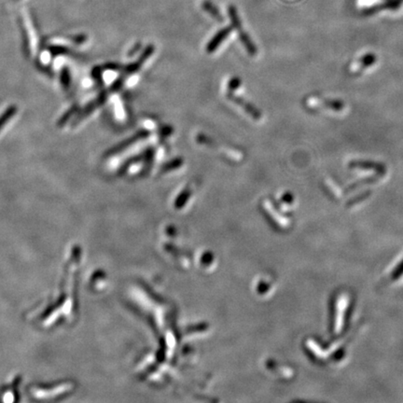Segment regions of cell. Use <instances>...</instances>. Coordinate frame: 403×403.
Wrapping results in <instances>:
<instances>
[{
	"mask_svg": "<svg viewBox=\"0 0 403 403\" xmlns=\"http://www.w3.org/2000/svg\"><path fill=\"white\" fill-rule=\"evenodd\" d=\"M228 13H229L230 19L232 21V27L235 28L238 32L239 39L242 42L244 47L246 48V50H247L249 55L255 56L258 52V49H257L255 43L252 41L250 37L248 36V34L246 33L243 29L242 22H241L236 8L233 5H230L229 8H228Z\"/></svg>",
	"mask_w": 403,
	"mask_h": 403,
	"instance_id": "obj_1",
	"label": "cell"
},
{
	"mask_svg": "<svg viewBox=\"0 0 403 403\" xmlns=\"http://www.w3.org/2000/svg\"><path fill=\"white\" fill-rule=\"evenodd\" d=\"M308 106L314 110H326L333 112H342L345 110V104L343 101L334 99H323L312 97L307 101Z\"/></svg>",
	"mask_w": 403,
	"mask_h": 403,
	"instance_id": "obj_2",
	"label": "cell"
},
{
	"mask_svg": "<svg viewBox=\"0 0 403 403\" xmlns=\"http://www.w3.org/2000/svg\"><path fill=\"white\" fill-rule=\"evenodd\" d=\"M227 97H228L230 100L232 101L233 103H235L236 105L240 106L243 110L246 111L253 119H255V120H257V121H259V120L262 119V112L259 111L255 106H253L251 103L245 100L241 96H237V95L233 94L232 91H228Z\"/></svg>",
	"mask_w": 403,
	"mask_h": 403,
	"instance_id": "obj_3",
	"label": "cell"
},
{
	"mask_svg": "<svg viewBox=\"0 0 403 403\" xmlns=\"http://www.w3.org/2000/svg\"><path fill=\"white\" fill-rule=\"evenodd\" d=\"M149 135H150V132L147 131V130H140V131L137 132L136 134H134L130 138L121 142V144L116 146L113 150H111L110 154L113 155V154H117V153H120L121 151H125L127 148L131 147L134 144L137 143V141H139V140L147 138Z\"/></svg>",
	"mask_w": 403,
	"mask_h": 403,
	"instance_id": "obj_4",
	"label": "cell"
},
{
	"mask_svg": "<svg viewBox=\"0 0 403 403\" xmlns=\"http://www.w3.org/2000/svg\"><path fill=\"white\" fill-rule=\"evenodd\" d=\"M348 166L352 169H361V170H374L378 173H385L386 167L383 163L373 161H364V160H354L349 162Z\"/></svg>",
	"mask_w": 403,
	"mask_h": 403,
	"instance_id": "obj_5",
	"label": "cell"
},
{
	"mask_svg": "<svg viewBox=\"0 0 403 403\" xmlns=\"http://www.w3.org/2000/svg\"><path fill=\"white\" fill-rule=\"evenodd\" d=\"M232 28H233L232 26H227L219 31L206 45V51L208 53H212L217 50L221 46L222 42L225 41L229 37V35L232 33Z\"/></svg>",
	"mask_w": 403,
	"mask_h": 403,
	"instance_id": "obj_6",
	"label": "cell"
},
{
	"mask_svg": "<svg viewBox=\"0 0 403 403\" xmlns=\"http://www.w3.org/2000/svg\"><path fill=\"white\" fill-rule=\"evenodd\" d=\"M376 60H377V58H376L375 54H373V53L365 54V55L361 56L359 59L355 61L352 65H350L349 71L353 74H356V73L363 70L365 68H368L369 67H371L372 65H373L376 62Z\"/></svg>",
	"mask_w": 403,
	"mask_h": 403,
	"instance_id": "obj_7",
	"label": "cell"
},
{
	"mask_svg": "<svg viewBox=\"0 0 403 403\" xmlns=\"http://www.w3.org/2000/svg\"><path fill=\"white\" fill-rule=\"evenodd\" d=\"M154 50H155V48H154V46H153L152 44L148 45V46L146 47V49L143 50L141 55L139 56V58L137 59V61L134 62V63H133V64H130L129 66L126 67V68H125L126 73H127V74H132V73H134V72L139 70L142 66L145 64V62L148 60V59L151 57V55L153 54Z\"/></svg>",
	"mask_w": 403,
	"mask_h": 403,
	"instance_id": "obj_8",
	"label": "cell"
},
{
	"mask_svg": "<svg viewBox=\"0 0 403 403\" xmlns=\"http://www.w3.org/2000/svg\"><path fill=\"white\" fill-rule=\"evenodd\" d=\"M202 9H203V10H205L207 13H209L212 17L215 18L216 20L220 21V22H222V21L223 20L221 11L218 9V7H216V6L212 3L211 1H209V0H204V1L202 2Z\"/></svg>",
	"mask_w": 403,
	"mask_h": 403,
	"instance_id": "obj_9",
	"label": "cell"
},
{
	"mask_svg": "<svg viewBox=\"0 0 403 403\" xmlns=\"http://www.w3.org/2000/svg\"><path fill=\"white\" fill-rule=\"evenodd\" d=\"M182 164H183V159H181V158L173 159L172 161H169L168 162L164 163V164L161 166V172L167 173V172L176 170V169L181 167Z\"/></svg>",
	"mask_w": 403,
	"mask_h": 403,
	"instance_id": "obj_10",
	"label": "cell"
},
{
	"mask_svg": "<svg viewBox=\"0 0 403 403\" xmlns=\"http://www.w3.org/2000/svg\"><path fill=\"white\" fill-rule=\"evenodd\" d=\"M143 160H144V153L139 154V155H136V156H134V157H132L131 159L127 160V161L123 163V165L121 166V168L119 172L124 173V172L126 171V170L131 166L132 164L136 163V162H138V161H143Z\"/></svg>",
	"mask_w": 403,
	"mask_h": 403,
	"instance_id": "obj_11",
	"label": "cell"
},
{
	"mask_svg": "<svg viewBox=\"0 0 403 403\" xmlns=\"http://www.w3.org/2000/svg\"><path fill=\"white\" fill-rule=\"evenodd\" d=\"M144 153V160L143 161H145V163H146V165L147 166H149V165H151V163H152V161H153V159H154V155H155V150H154V148H149V149H147L145 152H143Z\"/></svg>",
	"mask_w": 403,
	"mask_h": 403,
	"instance_id": "obj_12",
	"label": "cell"
},
{
	"mask_svg": "<svg viewBox=\"0 0 403 403\" xmlns=\"http://www.w3.org/2000/svg\"><path fill=\"white\" fill-rule=\"evenodd\" d=\"M240 85H241V81H240L238 78L234 77V78H232V79H231L230 81H229L228 90H229V91H235V90H237V89L240 87Z\"/></svg>",
	"mask_w": 403,
	"mask_h": 403,
	"instance_id": "obj_13",
	"label": "cell"
},
{
	"mask_svg": "<svg viewBox=\"0 0 403 403\" xmlns=\"http://www.w3.org/2000/svg\"><path fill=\"white\" fill-rule=\"evenodd\" d=\"M173 133V128L171 126H162L160 130V137L161 139H165Z\"/></svg>",
	"mask_w": 403,
	"mask_h": 403,
	"instance_id": "obj_14",
	"label": "cell"
}]
</instances>
